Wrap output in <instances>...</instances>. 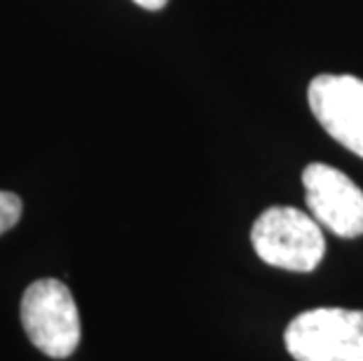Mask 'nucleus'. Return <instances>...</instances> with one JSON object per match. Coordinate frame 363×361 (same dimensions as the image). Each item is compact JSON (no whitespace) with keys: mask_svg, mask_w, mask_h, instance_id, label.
Wrapping results in <instances>:
<instances>
[{"mask_svg":"<svg viewBox=\"0 0 363 361\" xmlns=\"http://www.w3.org/2000/svg\"><path fill=\"white\" fill-rule=\"evenodd\" d=\"M251 244L262 263L291 272H312L326 256L321 226L296 206L262 211L251 228Z\"/></svg>","mask_w":363,"mask_h":361,"instance_id":"1","label":"nucleus"},{"mask_svg":"<svg viewBox=\"0 0 363 361\" xmlns=\"http://www.w3.org/2000/svg\"><path fill=\"white\" fill-rule=\"evenodd\" d=\"M284 340L296 361H363V310H307L291 321Z\"/></svg>","mask_w":363,"mask_h":361,"instance_id":"2","label":"nucleus"},{"mask_svg":"<svg viewBox=\"0 0 363 361\" xmlns=\"http://www.w3.org/2000/svg\"><path fill=\"white\" fill-rule=\"evenodd\" d=\"M305 202L314 221L337 237L363 235V190L340 169L314 162L303 172Z\"/></svg>","mask_w":363,"mask_h":361,"instance_id":"4","label":"nucleus"},{"mask_svg":"<svg viewBox=\"0 0 363 361\" xmlns=\"http://www.w3.org/2000/svg\"><path fill=\"white\" fill-rule=\"evenodd\" d=\"M134 3L138 5V7H143V10H150V12H157V10H162L169 0H134Z\"/></svg>","mask_w":363,"mask_h":361,"instance_id":"7","label":"nucleus"},{"mask_svg":"<svg viewBox=\"0 0 363 361\" xmlns=\"http://www.w3.org/2000/svg\"><path fill=\"white\" fill-rule=\"evenodd\" d=\"M310 109L333 139L363 157V80L354 75H316L307 89Z\"/></svg>","mask_w":363,"mask_h":361,"instance_id":"5","label":"nucleus"},{"mask_svg":"<svg viewBox=\"0 0 363 361\" xmlns=\"http://www.w3.org/2000/svg\"><path fill=\"white\" fill-rule=\"evenodd\" d=\"M21 211H24V204H21V197L14 193H7V190H0V235H5L7 230H12L21 218Z\"/></svg>","mask_w":363,"mask_h":361,"instance_id":"6","label":"nucleus"},{"mask_svg":"<svg viewBox=\"0 0 363 361\" xmlns=\"http://www.w3.org/2000/svg\"><path fill=\"white\" fill-rule=\"evenodd\" d=\"M21 324L28 340L52 359L71 357L80 345V314L71 289L59 279H38L21 298Z\"/></svg>","mask_w":363,"mask_h":361,"instance_id":"3","label":"nucleus"}]
</instances>
